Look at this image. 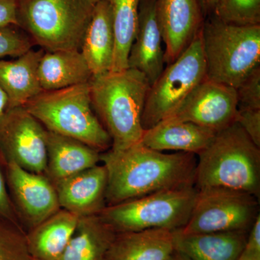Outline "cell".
I'll return each instance as SVG.
<instances>
[{"instance_id": "obj_30", "label": "cell", "mask_w": 260, "mask_h": 260, "mask_svg": "<svg viewBox=\"0 0 260 260\" xmlns=\"http://www.w3.org/2000/svg\"><path fill=\"white\" fill-rule=\"evenodd\" d=\"M235 121L260 148V109H238Z\"/></svg>"}, {"instance_id": "obj_1", "label": "cell", "mask_w": 260, "mask_h": 260, "mask_svg": "<svg viewBox=\"0 0 260 260\" xmlns=\"http://www.w3.org/2000/svg\"><path fill=\"white\" fill-rule=\"evenodd\" d=\"M107 172V206L168 189L194 185V154L164 153L141 143L101 153Z\"/></svg>"}, {"instance_id": "obj_23", "label": "cell", "mask_w": 260, "mask_h": 260, "mask_svg": "<svg viewBox=\"0 0 260 260\" xmlns=\"http://www.w3.org/2000/svg\"><path fill=\"white\" fill-rule=\"evenodd\" d=\"M92 76L80 51H44L39 62V81L45 91L87 83Z\"/></svg>"}, {"instance_id": "obj_33", "label": "cell", "mask_w": 260, "mask_h": 260, "mask_svg": "<svg viewBox=\"0 0 260 260\" xmlns=\"http://www.w3.org/2000/svg\"><path fill=\"white\" fill-rule=\"evenodd\" d=\"M244 249L253 252L260 253V215L254 220L249 231L246 238V242Z\"/></svg>"}, {"instance_id": "obj_10", "label": "cell", "mask_w": 260, "mask_h": 260, "mask_svg": "<svg viewBox=\"0 0 260 260\" xmlns=\"http://www.w3.org/2000/svg\"><path fill=\"white\" fill-rule=\"evenodd\" d=\"M47 129L25 107L8 109L0 119V157L28 172L44 174Z\"/></svg>"}, {"instance_id": "obj_28", "label": "cell", "mask_w": 260, "mask_h": 260, "mask_svg": "<svg viewBox=\"0 0 260 260\" xmlns=\"http://www.w3.org/2000/svg\"><path fill=\"white\" fill-rule=\"evenodd\" d=\"M34 44L23 30L15 25L0 28V59L18 57L32 49Z\"/></svg>"}, {"instance_id": "obj_29", "label": "cell", "mask_w": 260, "mask_h": 260, "mask_svg": "<svg viewBox=\"0 0 260 260\" xmlns=\"http://www.w3.org/2000/svg\"><path fill=\"white\" fill-rule=\"evenodd\" d=\"M236 90L238 109H260V66Z\"/></svg>"}, {"instance_id": "obj_17", "label": "cell", "mask_w": 260, "mask_h": 260, "mask_svg": "<svg viewBox=\"0 0 260 260\" xmlns=\"http://www.w3.org/2000/svg\"><path fill=\"white\" fill-rule=\"evenodd\" d=\"M44 53L31 49L13 60L0 59V87L8 98V109L25 107L43 91L39 65Z\"/></svg>"}, {"instance_id": "obj_22", "label": "cell", "mask_w": 260, "mask_h": 260, "mask_svg": "<svg viewBox=\"0 0 260 260\" xmlns=\"http://www.w3.org/2000/svg\"><path fill=\"white\" fill-rule=\"evenodd\" d=\"M79 217L59 209L26 232L29 253L34 259L59 260L78 225Z\"/></svg>"}, {"instance_id": "obj_8", "label": "cell", "mask_w": 260, "mask_h": 260, "mask_svg": "<svg viewBox=\"0 0 260 260\" xmlns=\"http://www.w3.org/2000/svg\"><path fill=\"white\" fill-rule=\"evenodd\" d=\"M205 78L206 65L200 30L189 47L168 64L150 85L142 116L143 129L153 127L172 114Z\"/></svg>"}, {"instance_id": "obj_3", "label": "cell", "mask_w": 260, "mask_h": 260, "mask_svg": "<svg viewBox=\"0 0 260 260\" xmlns=\"http://www.w3.org/2000/svg\"><path fill=\"white\" fill-rule=\"evenodd\" d=\"M194 185L220 188L260 196V148L238 123L218 132L198 154Z\"/></svg>"}, {"instance_id": "obj_7", "label": "cell", "mask_w": 260, "mask_h": 260, "mask_svg": "<svg viewBox=\"0 0 260 260\" xmlns=\"http://www.w3.org/2000/svg\"><path fill=\"white\" fill-rule=\"evenodd\" d=\"M198 194L195 185L168 189L109 205L99 215L116 234L149 229L175 232L187 223Z\"/></svg>"}, {"instance_id": "obj_20", "label": "cell", "mask_w": 260, "mask_h": 260, "mask_svg": "<svg viewBox=\"0 0 260 260\" xmlns=\"http://www.w3.org/2000/svg\"><path fill=\"white\" fill-rule=\"evenodd\" d=\"M114 51V35L110 8L107 0H100L94 7L80 52L93 76H99L112 70Z\"/></svg>"}, {"instance_id": "obj_39", "label": "cell", "mask_w": 260, "mask_h": 260, "mask_svg": "<svg viewBox=\"0 0 260 260\" xmlns=\"http://www.w3.org/2000/svg\"><path fill=\"white\" fill-rule=\"evenodd\" d=\"M31 260H39V259H34V258H32V259H31Z\"/></svg>"}, {"instance_id": "obj_21", "label": "cell", "mask_w": 260, "mask_h": 260, "mask_svg": "<svg viewBox=\"0 0 260 260\" xmlns=\"http://www.w3.org/2000/svg\"><path fill=\"white\" fill-rule=\"evenodd\" d=\"M248 232L182 234L174 232L175 250L191 260H237L245 247Z\"/></svg>"}, {"instance_id": "obj_35", "label": "cell", "mask_w": 260, "mask_h": 260, "mask_svg": "<svg viewBox=\"0 0 260 260\" xmlns=\"http://www.w3.org/2000/svg\"><path fill=\"white\" fill-rule=\"evenodd\" d=\"M8 109V98L4 90L0 87V119Z\"/></svg>"}, {"instance_id": "obj_37", "label": "cell", "mask_w": 260, "mask_h": 260, "mask_svg": "<svg viewBox=\"0 0 260 260\" xmlns=\"http://www.w3.org/2000/svg\"><path fill=\"white\" fill-rule=\"evenodd\" d=\"M167 260H191L185 254L177 250H174V252L169 256Z\"/></svg>"}, {"instance_id": "obj_34", "label": "cell", "mask_w": 260, "mask_h": 260, "mask_svg": "<svg viewBox=\"0 0 260 260\" xmlns=\"http://www.w3.org/2000/svg\"><path fill=\"white\" fill-rule=\"evenodd\" d=\"M205 19L213 15L219 0H198Z\"/></svg>"}, {"instance_id": "obj_27", "label": "cell", "mask_w": 260, "mask_h": 260, "mask_svg": "<svg viewBox=\"0 0 260 260\" xmlns=\"http://www.w3.org/2000/svg\"><path fill=\"white\" fill-rule=\"evenodd\" d=\"M22 228L0 219V260H31Z\"/></svg>"}, {"instance_id": "obj_31", "label": "cell", "mask_w": 260, "mask_h": 260, "mask_svg": "<svg viewBox=\"0 0 260 260\" xmlns=\"http://www.w3.org/2000/svg\"><path fill=\"white\" fill-rule=\"evenodd\" d=\"M0 219L22 228L24 230L10 200L8 187H7L6 179H5V164L2 160L1 157H0Z\"/></svg>"}, {"instance_id": "obj_16", "label": "cell", "mask_w": 260, "mask_h": 260, "mask_svg": "<svg viewBox=\"0 0 260 260\" xmlns=\"http://www.w3.org/2000/svg\"><path fill=\"white\" fill-rule=\"evenodd\" d=\"M101 153L83 142L47 130L44 174L54 184L98 165L101 162Z\"/></svg>"}, {"instance_id": "obj_14", "label": "cell", "mask_w": 260, "mask_h": 260, "mask_svg": "<svg viewBox=\"0 0 260 260\" xmlns=\"http://www.w3.org/2000/svg\"><path fill=\"white\" fill-rule=\"evenodd\" d=\"M61 209L77 216L97 215L107 207V169L103 164L54 183Z\"/></svg>"}, {"instance_id": "obj_15", "label": "cell", "mask_w": 260, "mask_h": 260, "mask_svg": "<svg viewBox=\"0 0 260 260\" xmlns=\"http://www.w3.org/2000/svg\"><path fill=\"white\" fill-rule=\"evenodd\" d=\"M161 34L155 13V0H140L138 29L128 56V68L139 70L150 85L164 70Z\"/></svg>"}, {"instance_id": "obj_25", "label": "cell", "mask_w": 260, "mask_h": 260, "mask_svg": "<svg viewBox=\"0 0 260 260\" xmlns=\"http://www.w3.org/2000/svg\"><path fill=\"white\" fill-rule=\"evenodd\" d=\"M110 8L114 35L112 70L128 68V56L138 29L140 0H107Z\"/></svg>"}, {"instance_id": "obj_18", "label": "cell", "mask_w": 260, "mask_h": 260, "mask_svg": "<svg viewBox=\"0 0 260 260\" xmlns=\"http://www.w3.org/2000/svg\"><path fill=\"white\" fill-rule=\"evenodd\" d=\"M174 250V231L117 233L104 260H167Z\"/></svg>"}, {"instance_id": "obj_32", "label": "cell", "mask_w": 260, "mask_h": 260, "mask_svg": "<svg viewBox=\"0 0 260 260\" xmlns=\"http://www.w3.org/2000/svg\"><path fill=\"white\" fill-rule=\"evenodd\" d=\"M18 0H0V28L17 26V7Z\"/></svg>"}, {"instance_id": "obj_38", "label": "cell", "mask_w": 260, "mask_h": 260, "mask_svg": "<svg viewBox=\"0 0 260 260\" xmlns=\"http://www.w3.org/2000/svg\"><path fill=\"white\" fill-rule=\"evenodd\" d=\"M89 1H90L93 5H95L99 1H100V0H89Z\"/></svg>"}, {"instance_id": "obj_13", "label": "cell", "mask_w": 260, "mask_h": 260, "mask_svg": "<svg viewBox=\"0 0 260 260\" xmlns=\"http://www.w3.org/2000/svg\"><path fill=\"white\" fill-rule=\"evenodd\" d=\"M155 13L169 64L199 34L205 18L198 0H155Z\"/></svg>"}, {"instance_id": "obj_19", "label": "cell", "mask_w": 260, "mask_h": 260, "mask_svg": "<svg viewBox=\"0 0 260 260\" xmlns=\"http://www.w3.org/2000/svg\"><path fill=\"white\" fill-rule=\"evenodd\" d=\"M216 133L189 121H162L145 130L140 143L157 151L174 150L198 155Z\"/></svg>"}, {"instance_id": "obj_9", "label": "cell", "mask_w": 260, "mask_h": 260, "mask_svg": "<svg viewBox=\"0 0 260 260\" xmlns=\"http://www.w3.org/2000/svg\"><path fill=\"white\" fill-rule=\"evenodd\" d=\"M259 213V198L244 191L209 188L198 197L182 234L249 232Z\"/></svg>"}, {"instance_id": "obj_4", "label": "cell", "mask_w": 260, "mask_h": 260, "mask_svg": "<svg viewBox=\"0 0 260 260\" xmlns=\"http://www.w3.org/2000/svg\"><path fill=\"white\" fill-rule=\"evenodd\" d=\"M201 37L206 79L237 89L260 66V25H234L212 15Z\"/></svg>"}, {"instance_id": "obj_26", "label": "cell", "mask_w": 260, "mask_h": 260, "mask_svg": "<svg viewBox=\"0 0 260 260\" xmlns=\"http://www.w3.org/2000/svg\"><path fill=\"white\" fill-rule=\"evenodd\" d=\"M213 15L234 25H260V0H219Z\"/></svg>"}, {"instance_id": "obj_36", "label": "cell", "mask_w": 260, "mask_h": 260, "mask_svg": "<svg viewBox=\"0 0 260 260\" xmlns=\"http://www.w3.org/2000/svg\"><path fill=\"white\" fill-rule=\"evenodd\" d=\"M237 260H260V253L253 252L244 249Z\"/></svg>"}, {"instance_id": "obj_5", "label": "cell", "mask_w": 260, "mask_h": 260, "mask_svg": "<svg viewBox=\"0 0 260 260\" xmlns=\"http://www.w3.org/2000/svg\"><path fill=\"white\" fill-rule=\"evenodd\" d=\"M24 107L48 131L79 140L101 153L112 147V139L92 107L89 82L43 90Z\"/></svg>"}, {"instance_id": "obj_12", "label": "cell", "mask_w": 260, "mask_h": 260, "mask_svg": "<svg viewBox=\"0 0 260 260\" xmlns=\"http://www.w3.org/2000/svg\"><path fill=\"white\" fill-rule=\"evenodd\" d=\"M237 112V90L205 78L162 121H189L218 133L235 122Z\"/></svg>"}, {"instance_id": "obj_6", "label": "cell", "mask_w": 260, "mask_h": 260, "mask_svg": "<svg viewBox=\"0 0 260 260\" xmlns=\"http://www.w3.org/2000/svg\"><path fill=\"white\" fill-rule=\"evenodd\" d=\"M94 7L89 0H18L17 26L44 51H80Z\"/></svg>"}, {"instance_id": "obj_2", "label": "cell", "mask_w": 260, "mask_h": 260, "mask_svg": "<svg viewBox=\"0 0 260 260\" xmlns=\"http://www.w3.org/2000/svg\"><path fill=\"white\" fill-rule=\"evenodd\" d=\"M94 112L112 139L114 150L140 143L142 116L150 84L139 70L127 69L92 76L89 81Z\"/></svg>"}, {"instance_id": "obj_11", "label": "cell", "mask_w": 260, "mask_h": 260, "mask_svg": "<svg viewBox=\"0 0 260 260\" xmlns=\"http://www.w3.org/2000/svg\"><path fill=\"white\" fill-rule=\"evenodd\" d=\"M5 173L10 200L25 232L61 209L55 186L45 174L12 162L5 164Z\"/></svg>"}, {"instance_id": "obj_24", "label": "cell", "mask_w": 260, "mask_h": 260, "mask_svg": "<svg viewBox=\"0 0 260 260\" xmlns=\"http://www.w3.org/2000/svg\"><path fill=\"white\" fill-rule=\"evenodd\" d=\"M116 234L99 214L80 217L59 260H104Z\"/></svg>"}]
</instances>
